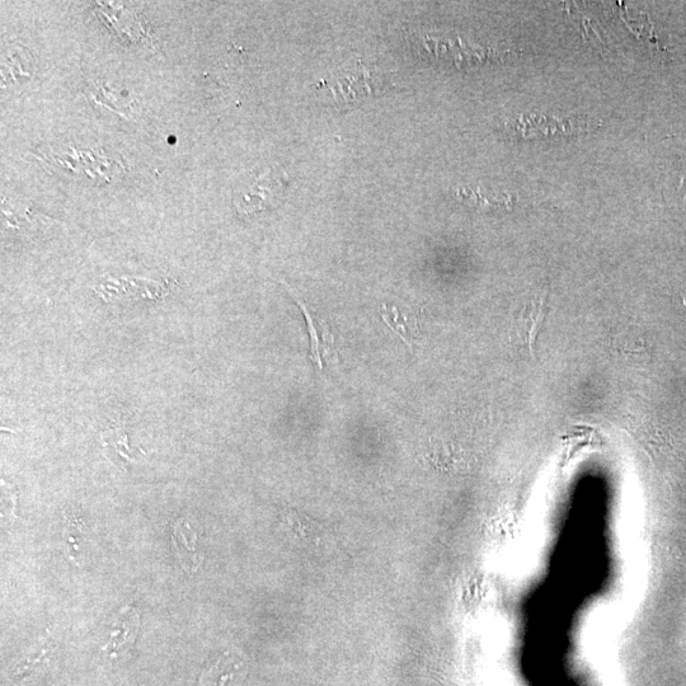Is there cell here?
<instances>
[{
  "label": "cell",
  "mask_w": 686,
  "mask_h": 686,
  "mask_svg": "<svg viewBox=\"0 0 686 686\" xmlns=\"http://www.w3.org/2000/svg\"><path fill=\"white\" fill-rule=\"evenodd\" d=\"M391 87V75L357 59L336 69L317 88L333 105L343 108L380 96Z\"/></svg>",
  "instance_id": "cell-1"
},
{
  "label": "cell",
  "mask_w": 686,
  "mask_h": 686,
  "mask_svg": "<svg viewBox=\"0 0 686 686\" xmlns=\"http://www.w3.org/2000/svg\"><path fill=\"white\" fill-rule=\"evenodd\" d=\"M197 535L189 524L177 523L173 530V547L181 566L187 571L195 572L200 566V553L196 549Z\"/></svg>",
  "instance_id": "cell-4"
},
{
  "label": "cell",
  "mask_w": 686,
  "mask_h": 686,
  "mask_svg": "<svg viewBox=\"0 0 686 686\" xmlns=\"http://www.w3.org/2000/svg\"><path fill=\"white\" fill-rule=\"evenodd\" d=\"M545 299H547V293L535 296L532 302H529L520 310L518 317L515 319L514 327H512V332L518 336L520 343H524L530 349H532L535 340H537L539 328L543 323L545 304H547Z\"/></svg>",
  "instance_id": "cell-3"
},
{
  "label": "cell",
  "mask_w": 686,
  "mask_h": 686,
  "mask_svg": "<svg viewBox=\"0 0 686 686\" xmlns=\"http://www.w3.org/2000/svg\"><path fill=\"white\" fill-rule=\"evenodd\" d=\"M286 176L280 169L253 171L233 192L234 208L241 215H252L280 204L286 191Z\"/></svg>",
  "instance_id": "cell-2"
},
{
  "label": "cell",
  "mask_w": 686,
  "mask_h": 686,
  "mask_svg": "<svg viewBox=\"0 0 686 686\" xmlns=\"http://www.w3.org/2000/svg\"><path fill=\"white\" fill-rule=\"evenodd\" d=\"M286 288H288L289 293L294 296L296 303H298L300 309L303 310L305 319H307V326L310 337V359H312L313 363L317 364L318 368L322 370L323 356H331L332 352L328 350L327 346L324 345V343L321 341V337H319V332H326L327 330H330V328H328L327 324L324 323L322 319L321 323H319V326L317 327L316 321H314L313 313L310 312L307 305H305L302 302V300H300L299 296L295 294V291L293 289L289 288V286H286Z\"/></svg>",
  "instance_id": "cell-5"
}]
</instances>
